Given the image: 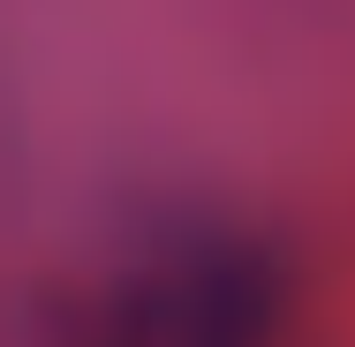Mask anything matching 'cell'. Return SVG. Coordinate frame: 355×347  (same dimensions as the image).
<instances>
[{
  "mask_svg": "<svg viewBox=\"0 0 355 347\" xmlns=\"http://www.w3.org/2000/svg\"><path fill=\"white\" fill-rule=\"evenodd\" d=\"M287 272L234 226H159L46 310L38 347H280Z\"/></svg>",
  "mask_w": 355,
  "mask_h": 347,
  "instance_id": "obj_1",
  "label": "cell"
}]
</instances>
